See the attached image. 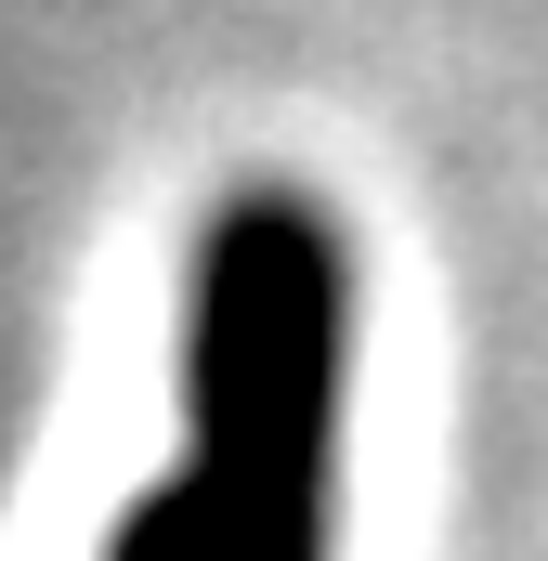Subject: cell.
Returning <instances> with one entry per match:
<instances>
[{
	"label": "cell",
	"instance_id": "cell-1",
	"mask_svg": "<svg viewBox=\"0 0 548 561\" xmlns=\"http://www.w3.org/2000/svg\"><path fill=\"white\" fill-rule=\"evenodd\" d=\"M353 392V249L300 196H236L183 300V444L105 561H327Z\"/></svg>",
	"mask_w": 548,
	"mask_h": 561
}]
</instances>
